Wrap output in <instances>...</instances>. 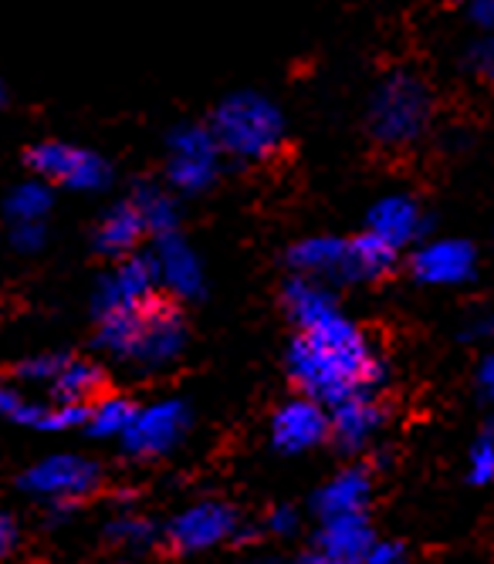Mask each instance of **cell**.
I'll return each mask as SVG.
<instances>
[{
    "label": "cell",
    "instance_id": "obj_9",
    "mask_svg": "<svg viewBox=\"0 0 494 564\" xmlns=\"http://www.w3.org/2000/svg\"><path fill=\"white\" fill-rule=\"evenodd\" d=\"M240 518L237 510L224 500H201L167 524L163 538H167V547L176 551V554H201V551H211L224 541H234V534L240 531Z\"/></svg>",
    "mask_w": 494,
    "mask_h": 564
},
{
    "label": "cell",
    "instance_id": "obj_30",
    "mask_svg": "<svg viewBox=\"0 0 494 564\" xmlns=\"http://www.w3.org/2000/svg\"><path fill=\"white\" fill-rule=\"evenodd\" d=\"M468 68H471L474 75L494 82V41H491V37L477 41V44L468 51Z\"/></svg>",
    "mask_w": 494,
    "mask_h": 564
},
{
    "label": "cell",
    "instance_id": "obj_2",
    "mask_svg": "<svg viewBox=\"0 0 494 564\" xmlns=\"http://www.w3.org/2000/svg\"><path fill=\"white\" fill-rule=\"evenodd\" d=\"M95 322H98L95 348L146 376L170 369L186 348V322L180 315V307L160 297L136 307V312L95 318Z\"/></svg>",
    "mask_w": 494,
    "mask_h": 564
},
{
    "label": "cell",
    "instance_id": "obj_20",
    "mask_svg": "<svg viewBox=\"0 0 494 564\" xmlns=\"http://www.w3.org/2000/svg\"><path fill=\"white\" fill-rule=\"evenodd\" d=\"M281 304H284L291 325L299 328V332L309 328V325H315V322H322V318H329L332 312H339L329 284L325 281H315V278H305V274H294L284 284Z\"/></svg>",
    "mask_w": 494,
    "mask_h": 564
},
{
    "label": "cell",
    "instance_id": "obj_25",
    "mask_svg": "<svg viewBox=\"0 0 494 564\" xmlns=\"http://www.w3.org/2000/svg\"><path fill=\"white\" fill-rule=\"evenodd\" d=\"M139 413V405L122 399V395H103L98 402H92V413L85 423V433L95 440H122L132 426Z\"/></svg>",
    "mask_w": 494,
    "mask_h": 564
},
{
    "label": "cell",
    "instance_id": "obj_22",
    "mask_svg": "<svg viewBox=\"0 0 494 564\" xmlns=\"http://www.w3.org/2000/svg\"><path fill=\"white\" fill-rule=\"evenodd\" d=\"M52 395L58 402H72V405H92L106 395V372L92 358H65V366L58 372V379L52 382Z\"/></svg>",
    "mask_w": 494,
    "mask_h": 564
},
{
    "label": "cell",
    "instance_id": "obj_18",
    "mask_svg": "<svg viewBox=\"0 0 494 564\" xmlns=\"http://www.w3.org/2000/svg\"><path fill=\"white\" fill-rule=\"evenodd\" d=\"M383 423H386V409L376 399V392H363L332 405V440L342 453L366 449L369 440L383 430Z\"/></svg>",
    "mask_w": 494,
    "mask_h": 564
},
{
    "label": "cell",
    "instance_id": "obj_1",
    "mask_svg": "<svg viewBox=\"0 0 494 564\" xmlns=\"http://www.w3.org/2000/svg\"><path fill=\"white\" fill-rule=\"evenodd\" d=\"M288 376L294 389L332 409L342 399L379 392L386 362L356 322H350L342 312H332L329 318L291 338Z\"/></svg>",
    "mask_w": 494,
    "mask_h": 564
},
{
    "label": "cell",
    "instance_id": "obj_28",
    "mask_svg": "<svg viewBox=\"0 0 494 564\" xmlns=\"http://www.w3.org/2000/svg\"><path fill=\"white\" fill-rule=\"evenodd\" d=\"M106 538L112 544H122V547H150L157 541V528L146 521V518H132V514H122L116 518L109 528H106Z\"/></svg>",
    "mask_w": 494,
    "mask_h": 564
},
{
    "label": "cell",
    "instance_id": "obj_33",
    "mask_svg": "<svg viewBox=\"0 0 494 564\" xmlns=\"http://www.w3.org/2000/svg\"><path fill=\"white\" fill-rule=\"evenodd\" d=\"M474 386H477V395H481L484 402L494 405V351L481 358L477 376H474Z\"/></svg>",
    "mask_w": 494,
    "mask_h": 564
},
{
    "label": "cell",
    "instance_id": "obj_3",
    "mask_svg": "<svg viewBox=\"0 0 494 564\" xmlns=\"http://www.w3.org/2000/svg\"><path fill=\"white\" fill-rule=\"evenodd\" d=\"M211 129L230 160L268 163L284 142V116L261 91H234L211 116Z\"/></svg>",
    "mask_w": 494,
    "mask_h": 564
},
{
    "label": "cell",
    "instance_id": "obj_12",
    "mask_svg": "<svg viewBox=\"0 0 494 564\" xmlns=\"http://www.w3.org/2000/svg\"><path fill=\"white\" fill-rule=\"evenodd\" d=\"M477 253L468 240L458 237H437L420 240L410 253V271L420 284L430 288H458L474 278Z\"/></svg>",
    "mask_w": 494,
    "mask_h": 564
},
{
    "label": "cell",
    "instance_id": "obj_10",
    "mask_svg": "<svg viewBox=\"0 0 494 564\" xmlns=\"http://www.w3.org/2000/svg\"><path fill=\"white\" fill-rule=\"evenodd\" d=\"M190 430V405L183 399H160L139 405V413L122 436V449L139 459H157L173 453Z\"/></svg>",
    "mask_w": 494,
    "mask_h": 564
},
{
    "label": "cell",
    "instance_id": "obj_17",
    "mask_svg": "<svg viewBox=\"0 0 494 564\" xmlns=\"http://www.w3.org/2000/svg\"><path fill=\"white\" fill-rule=\"evenodd\" d=\"M373 503V474L369 467H345L312 497V514L319 521L366 514Z\"/></svg>",
    "mask_w": 494,
    "mask_h": 564
},
{
    "label": "cell",
    "instance_id": "obj_31",
    "mask_svg": "<svg viewBox=\"0 0 494 564\" xmlns=\"http://www.w3.org/2000/svg\"><path fill=\"white\" fill-rule=\"evenodd\" d=\"M366 564H410L407 561V547L397 544V541H376Z\"/></svg>",
    "mask_w": 494,
    "mask_h": 564
},
{
    "label": "cell",
    "instance_id": "obj_11",
    "mask_svg": "<svg viewBox=\"0 0 494 564\" xmlns=\"http://www.w3.org/2000/svg\"><path fill=\"white\" fill-rule=\"evenodd\" d=\"M332 440V409L305 392L281 402L271 416V446L284 456H299Z\"/></svg>",
    "mask_w": 494,
    "mask_h": 564
},
{
    "label": "cell",
    "instance_id": "obj_34",
    "mask_svg": "<svg viewBox=\"0 0 494 564\" xmlns=\"http://www.w3.org/2000/svg\"><path fill=\"white\" fill-rule=\"evenodd\" d=\"M464 4H468V18L481 31H494V0H464Z\"/></svg>",
    "mask_w": 494,
    "mask_h": 564
},
{
    "label": "cell",
    "instance_id": "obj_19",
    "mask_svg": "<svg viewBox=\"0 0 494 564\" xmlns=\"http://www.w3.org/2000/svg\"><path fill=\"white\" fill-rule=\"evenodd\" d=\"M146 234H150V230H146V220H142L139 207L132 199H126V203H116V207H109L103 217H98L92 243H95L98 253H103V258L119 261V258H126V253H136V247H139V240Z\"/></svg>",
    "mask_w": 494,
    "mask_h": 564
},
{
    "label": "cell",
    "instance_id": "obj_7",
    "mask_svg": "<svg viewBox=\"0 0 494 564\" xmlns=\"http://www.w3.org/2000/svg\"><path fill=\"white\" fill-rule=\"evenodd\" d=\"M157 291H160V274L153 264V253H126V258H119L98 278L92 294V312L95 318L126 315L142 304H150Z\"/></svg>",
    "mask_w": 494,
    "mask_h": 564
},
{
    "label": "cell",
    "instance_id": "obj_4",
    "mask_svg": "<svg viewBox=\"0 0 494 564\" xmlns=\"http://www.w3.org/2000/svg\"><path fill=\"white\" fill-rule=\"evenodd\" d=\"M433 116V95L427 82L414 72L386 75L369 98V132L383 145H410L417 142Z\"/></svg>",
    "mask_w": 494,
    "mask_h": 564
},
{
    "label": "cell",
    "instance_id": "obj_26",
    "mask_svg": "<svg viewBox=\"0 0 494 564\" xmlns=\"http://www.w3.org/2000/svg\"><path fill=\"white\" fill-rule=\"evenodd\" d=\"M68 355H55V351H44V355H31V358H21L14 366V379L24 382V386H47L58 379L62 366H65Z\"/></svg>",
    "mask_w": 494,
    "mask_h": 564
},
{
    "label": "cell",
    "instance_id": "obj_36",
    "mask_svg": "<svg viewBox=\"0 0 494 564\" xmlns=\"http://www.w3.org/2000/svg\"><path fill=\"white\" fill-rule=\"evenodd\" d=\"M468 335L464 338H471V341H484V338H494V312H487V315H477L468 328H464Z\"/></svg>",
    "mask_w": 494,
    "mask_h": 564
},
{
    "label": "cell",
    "instance_id": "obj_35",
    "mask_svg": "<svg viewBox=\"0 0 494 564\" xmlns=\"http://www.w3.org/2000/svg\"><path fill=\"white\" fill-rule=\"evenodd\" d=\"M0 551H4V557H11L18 551V521H14V514H4V521H0Z\"/></svg>",
    "mask_w": 494,
    "mask_h": 564
},
{
    "label": "cell",
    "instance_id": "obj_21",
    "mask_svg": "<svg viewBox=\"0 0 494 564\" xmlns=\"http://www.w3.org/2000/svg\"><path fill=\"white\" fill-rule=\"evenodd\" d=\"M400 250L376 237L373 230H363L350 237V284H373L383 281L393 268H397Z\"/></svg>",
    "mask_w": 494,
    "mask_h": 564
},
{
    "label": "cell",
    "instance_id": "obj_13",
    "mask_svg": "<svg viewBox=\"0 0 494 564\" xmlns=\"http://www.w3.org/2000/svg\"><path fill=\"white\" fill-rule=\"evenodd\" d=\"M153 264L160 274V288L173 297V301H201L207 294V271L201 253L193 250V243H186L180 234H167V237H153Z\"/></svg>",
    "mask_w": 494,
    "mask_h": 564
},
{
    "label": "cell",
    "instance_id": "obj_5",
    "mask_svg": "<svg viewBox=\"0 0 494 564\" xmlns=\"http://www.w3.org/2000/svg\"><path fill=\"white\" fill-rule=\"evenodd\" d=\"M224 156L227 152L211 126L183 122L167 139V183L183 196L204 193L217 183Z\"/></svg>",
    "mask_w": 494,
    "mask_h": 564
},
{
    "label": "cell",
    "instance_id": "obj_24",
    "mask_svg": "<svg viewBox=\"0 0 494 564\" xmlns=\"http://www.w3.org/2000/svg\"><path fill=\"white\" fill-rule=\"evenodd\" d=\"M55 207V193H52V183L41 180V176H31L24 183H18L8 199H4V214L11 224H24V220H47Z\"/></svg>",
    "mask_w": 494,
    "mask_h": 564
},
{
    "label": "cell",
    "instance_id": "obj_16",
    "mask_svg": "<svg viewBox=\"0 0 494 564\" xmlns=\"http://www.w3.org/2000/svg\"><path fill=\"white\" fill-rule=\"evenodd\" d=\"M288 264L294 274L345 284L350 281V240L339 234H312L288 250Z\"/></svg>",
    "mask_w": 494,
    "mask_h": 564
},
{
    "label": "cell",
    "instance_id": "obj_6",
    "mask_svg": "<svg viewBox=\"0 0 494 564\" xmlns=\"http://www.w3.org/2000/svg\"><path fill=\"white\" fill-rule=\"evenodd\" d=\"M28 170L47 183L75 189V193H98L109 186V163L98 152L72 142H34L24 156Z\"/></svg>",
    "mask_w": 494,
    "mask_h": 564
},
{
    "label": "cell",
    "instance_id": "obj_29",
    "mask_svg": "<svg viewBox=\"0 0 494 564\" xmlns=\"http://www.w3.org/2000/svg\"><path fill=\"white\" fill-rule=\"evenodd\" d=\"M8 237L18 253H37L47 243V227L44 220H24V224H11Z\"/></svg>",
    "mask_w": 494,
    "mask_h": 564
},
{
    "label": "cell",
    "instance_id": "obj_32",
    "mask_svg": "<svg viewBox=\"0 0 494 564\" xmlns=\"http://www.w3.org/2000/svg\"><path fill=\"white\" fill-rule=\"evenodd\" d=\"M271 534H294V531H299V510H294V507H275L271 510V514H268V524H265Z\"/></svg>",
    "mask_w": 494,
    "mask_h": 564
},
{
    "label": "cell",
    "instance_id": "obj_8",
    "mask_svg": "<svg viewBox=\"0 0 494 564\" xmlns=\"http://www.w3.org/2000/svg\"><path fill=\"white\" fill-rule=\"evenodd\" d=\"M98 480H103V470L88 456L55 453L37 459L31 470H24L18 477V487L47 503H78L98 487Z\"/></svg>",
    "mask_w": 494,
    "mask_h": 564
},
{
    "label": "cell",
    "instance_id": "obj_27",
    "mask_svg": "<svg viewBox=\"0 0 494 564\" xmlns=\"http://www.w3.org/2000/svg\"><path fill=\"white\" fill-rule=\"evenodd\" d=\"M468 480L474 487L494 484V426H484L468 453Z\"/></svg>",
    "mask_w": 494,
    "mask_h": 564
},
{
    "label": "cell",
    "instance_id": "obj_14",
    "mask_svg": "<svg viewBox=\"0 0 494 564\" xmlns=\"http://www.w3.org/2000/svg\"><path fill=\"white\" fill-rule=\"evenodd\" d=\"M373 544H376V534L366 514L332 518V521H322L312 541V551H305L299 564H366Z\"/></svg>",
    "mask_w": 494,
    "mask_h": 564
},
{
    "label": "cell",
    "instance_id": "obj_23",
    "mask_svg": "<svg viewBox=\"0 0 494 564\" xmlns=\"http://www.w3.org/2000/svg\"><path fill=\"white\" fill-rule=\"evenodd\" d=\"M132 203L139 207L146 230H150L153 237H167V234L180 230V207H176V196L170 189H163L157 183H142V186H136Z\"/></svg>",
    "mask_w": 494,
    "mask_h": 564
},
{
    "label": "cell",
    "instance_id": "obj_15",
    "mask_svg": "<svg viewBox=\"0 0 494 564\" xmlns=\"http://www.w3.org/2000/svg\"><path fill=\"white\" fill-rule=\"evenodd\" d=\"M366 230H373L376 237H383L397 250H407V247H417L423 240L427 217L410 193H386L369 207Z\"/></svg>",
    "mask_w": 494,
    "mask_h": 564
}]
</instances>
